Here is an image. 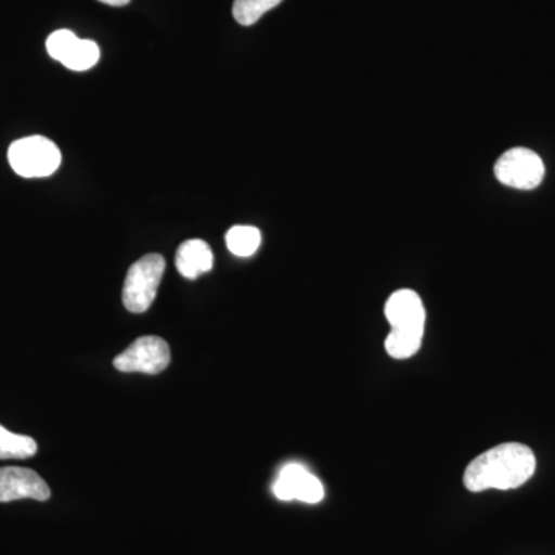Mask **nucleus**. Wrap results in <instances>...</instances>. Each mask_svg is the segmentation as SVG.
Instances as JSON below:
<instances>
[{
  "label": "nucleus",
  "mask_w": 555,
  "mask_h": 555,
  "mask_svg": "<svg viewBox=\"0 0 555 555\" xmlns=\"http://www.w3.org/2000/svg\"><path fill=\"white\" fill-rule=\"evenodd\" d=\"M47 51L54 61L73 72H87L100 62L101 50L94 40L79 39L69 30L51 33Z\"/></svg>",
  "instance_id": "nucleus-7"
},
{
  "label": "nucleus",
  "mask_w": 555,
  "mask_h": 555,
  "mask_svg": "<svg viewBox=\"0 0 555 555\" xmlns=\"http://www.w3.org/2000/svg\"><path fill=\"white\" fill-rule=\"evenodd\" d=\"M164 270L166 259L158 254L145 255L131 266L122 291V301L127 310L142 313L150 309L158 294Z\"/></svg>",
  "instance_id": "nucleus-3"
},
{
  "label": "nucleus",
  "mask_w": 555,
  "mask_h": 555,
  "mask_svg": "<svg viewBox=\"0 0 555 555\" xmlns=\"http://www.w3.org/2000/svg\"><path fill=\"white\" fill-rule=\"evenodd\" d=\"M535 467L531 448L521 443H503L474 459L466 467L463 481L470 492L488 489L509 491L520 488L534 476Z\"/></svg>",
  "instance_id": "nucleus-1"
},
{
  "label": "nucleus",
  "mask_w": 555,
  "mask_h": 555,
  "mask_svg": "<svg viewBox=\"0 0 555 555\" xmlns=\"http://www.w3.org/2000/svg\"><path fill=\"white\" fill-rule=\"evenodd\" d=\"M11 169L22 178H46L60 169L61 150L43 137H30L13 142L9 149Z\"/></svg>",
  "instance_id": "nucleus-4"
},
{
  "label": "nucleus",
  "mask_w": 555,
  "mask_h": 555,
  "mask_svg": "<svg viewBox=\"0 0 555 555\" xmlns=\"http://www.w3.org/2000/svg\"><path fill=\"white\" fill-rule=\"evenodd\" d=\"M170 360V347L166 339L147 335V337H141L131 343L122 353L115 358L113 364L120 372L158 375L166 371Z\"/></svg>",
  "instance_id": "nucleus-6"
},
{
  "label": "nucleus",
  "mask_w": 555,
  "mask_h": 555,
  "mask_svg": "<svg viewBox=\"0 0 555 555\" xmlns=\"http://www.w3.org/2000/svg\"><path fill=\"white\" fill-rule=\"evenodd\" d=\"M273 492L280 500H301L305 503H320L324 499V488L315 476L299 465L283 467L273 485Z\"/></svg>",
  "instance_id": "nucleus-9"
},
{
  "label": "nucleus",
  "mask_w": 555,
  "mask_h": 555,
  "mask_svg": "<svg viewBox=\"0 0 555 555\" xmlns=\"http://www.w3.org/2000/svg\"><path fill=\"white\" fill-rule=\"evenodd\" d=\"M214 268V254L206 241L190 240L178 248L177 269L188 280H196Z\"/></svg>",
  "instance_id": "nucleus-10"
},
{
  "label": "nucleus",
  "mask_w": 555,
  "mask_h": 555,
  "mask_svg": "<svg viewBox=\"0 0 555 555\" xmlns=\"http://www.w3.org/2000/svg\"><path fill=\"white\" fill-rule=\"evenodd\" d=\"M385 313L390 334L386 338V350L397 360L414 357L422 347L425 334L426 310L422 298L414 291L401 288L387 299Z\"/></svg>",
  "instance_id": "nucleus-2"
},
{
  "label": "nucleus",
  "mask_w": 555,
  "mask_h": 555,
  "mask_svg": "<svg viewBox=\"0 0 555 555\" xmlns=\"http://www.w3.org/2000/svg\"><path fill=\"white\" fill-rule=\"evenodd\" d=\"M50 496L49 485L35 470L28 467H0V503L22 499L47 502Z\"/></svg>",
  "instance_id": "nucleus-8"
},
{
  "label": "nucleus",
  "mask_w": 555,
  "mask_h": 555,
  "mask_svg": "<svg viewBox=\"0 0 555 555\" xmlns=\"http://www.w3.org/2000/svg\"><path fill=\"white\" fill-rule=\"evenodd\" d=\"M225 243L236 257H251L261 244V232L251 225H235L225 235Z\"/></svg>",
  "instance_id": "nucleus-12"
},
{
  "label": "nucleus",
  "mask_w": 555,
  "mask_h": 555,
  "mask_svg": "<svg viewBox=\"0 0 555 555\" xmlns=\"http://www.w3.org/2000/svg\"><path fill=\"white\" fill-rule=\"evenodd\" d=\"M38 443L31 437L17 436L0 425V460H25L36 455Z\"/></svg>",
  "instance_id": "nucleus-11"
},
{
  "label": "nucleus",
  "mask_w": 555,
  "mask_h": 555,
  "mask_svg": "<svg viewBox=\"0 0 555 555\" xmlns=\"http://www.w3.org/2000/svg\"><path fill=\"white\" fill-rule=\"evenodd\" d=\"M494 171L496 179L507 188L532 190L542 184L545 164L532 150L516 147L500 156Z\"/></svg>",
  "instance_id": "nucleus-5"
},
{
  "label": "nucleus",
  "mask_w": 555,
  "mask_h": 555,
  "mask_svg": "<svg viewBox=\"0 0 555 555\" xmlns=\"http://www.w3.org/2000/svg\"><path fill=\"white\" fill-rule=\"evenodd\" d=\"M98 2L105 3V5L109 7H126L129 5L131 0H98Z\"/></svg>",
  "instance_id": "nucleus-14"
},
{
  "label": "nucleus",
  "mask_w": 555,
  "mask_h": 555,
  "mask_svg": "<svg viewBox=\"0 0 555 555\" xmlns=\"http://www.w3.org/2000/svg\"><path fill=\"white\" fill-rule=\"evenodd\" d=\"M281 2L283 0H235L232 9L233 17L240 25L250 27Z\"/></svg>",
  "instance_id": "nucleus-13"
}]
</instances>
